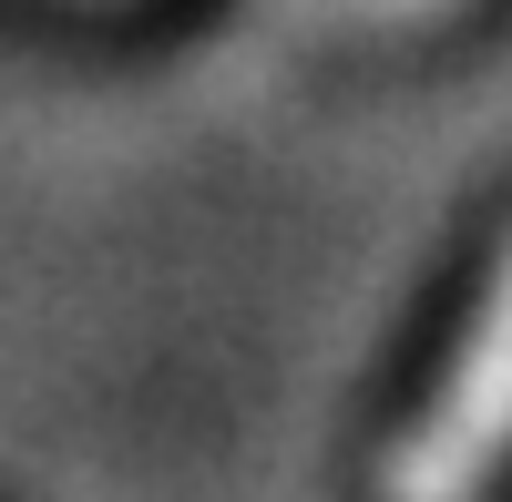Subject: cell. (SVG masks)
<instances>
[{
  "label": "cell",
  "instance_id": "1",
  "mask_svg": "<svg viewBox=\"0 0 512 502\" xmlns=\"http://www.w3.org/2000/svg\"><path fill=\"white\" fill-rule=\"evenodd\" d=\"M502 462H512V236H502V267L482 287L472 328H461L441 390L420 400V421L400 431L379 492L390 502H482Z\"/></svg>",
  "mask_w": 512,
  "mask_h": 502
}]
</instances>
